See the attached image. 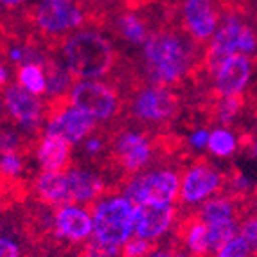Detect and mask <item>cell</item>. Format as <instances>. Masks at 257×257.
<instances>
[{
	"mask_svg": "<svg viewBox=\"0 0 257 257\" xmlns=\"http://www.w3.org/2000/svg\"><path fill=\"white\" fill-rule=\"evenodd\" d=\"M239 234L246 239L250 248L257 253V214L248 216L239 223Z\"/></svg>",
	"mask_w": 257,
	"mask_h": 257,
	"instance_id": "29",
	"label": "cell"
},
{
	"mask_svg": "<svg viewBox=\"0 0 257 257\" xmlns=\"http://www.w3.org/2000/svg\"><path fill=\"white\" fill-rule=\"evenodd\" d=\"M108 2H113V4H119V6H122L126 2V0H108Z\"/></svg>",
	"mask_w": 257,
	"mask_h": 257,
	"instance_id": "39",
	"label": "cell"
},
{
	"mask_svg": "<svg viewBox=\"0 0 257 257\" xmlns=\"http://www.w3.org/2000/svg\"><path fill=\"white\" fill-rule=\"evenodd\" d=\"M24 157L20 151H11V153H0V175L6 178H17L24 171Z\"/></svg>",
	"mask_w": 257,
	"mask_h": 257,
	"instance_id": "26",
	"label": "cell"
},
{
	"mask_svg": "<svg viewBox=\"0 0 257 257\" xmlns=\"http://www.w3.org/2000/svg\"><path fill=\"white\" fill-rule=\"evenodd\" d=\"M225 175L210 162H194L182 173L180 203L184 207H200L207 200L221 193Z\"/></svg>",
	"mask_w": 257,
	"mask_h": 257,
	"instance_id": "7",
	"label": "cell"
},
{
	"mask_svg": "<svg viewBox=\"0 0 257 257\" xmlns=\"http://www.w3.org/2000/svg\"><path fill=\"white\" fill-rule=\"evenodd\" d=\"M8 81H9V69L0 61V88L8 85Z\"/></svg>",
	"mask_w": 257,
	"mask_h": 257,
	"instance_id": "36",
	"label": "cell"
},
{
	"mask_svg": "<svg viewBox=\"0 0 257 257\" xmlns=\"http://www.w3.org/2000/svg\"><path fill=\"white\" fill-rule=\"evenodd\" d=\"M176 221V207L167 203H137L135 205V234L144 239L159 241L167 236Z\"/></svg>",
	"mask_w": 257,
	"mask_h": 257,
	"instance_id": "14",
	"label": "cell"
},
{
	"mask_svg": "<svg viewBox=\"0 0 257 257\" xmlns=\"http://www.w3.org/2000/svg\"><path fill=\"white\" fill-rule=\"evenodd\" d=\"M209 137H210V130L196 128L194 132H191V135L187 137V144H189V148L194 151H205L207 146H209Z\"/></svg>",
	"mask_w": 257,
	"mask_h": 257,
	"instance_id": "31",
	"label": "cell"
},
{
	"mask_svg": "<svg viewBox=\"0 0 257 257\" xmlns=\"http://www.w3.org/2000/svg\"><path fill=\"white\" fill-rule=\"evenodd\" d=\"M95 124L97 120L94 117H90L86 111L79 110L74 104L67 103L49 113V117L43 122V133L61 137L70 146H77L88 135L94 133Z\"/></svg>",
	"mask_w": 257,
	"mask_h": 257,
	"instance_id": "8",
	"label": "cell"
},
{
	"mask_svg": "<svg viewBox=\"0 0 257 257\" xmlns=\"http://www.w3.org/2000/svg\"><path fill=\"white\" fill-rule=\"evenodd\" d=\"M120 250H122V257H146L153 250V243L144 237L133 236L120 246Z\"/></svg>",
	"mask_w": 257,
	"mask_h": 257,
	"instance_id": "27",
	"label": "cell"
},
{
	"mask_svg": "<svg viewBox=\"0 0 257 257\" xmlns=\"http://www.w3.org/2000/svg\"><path fill=\"white\" fill-rule=\"evenodd\" d=\"M35 193L40 202L49 207L72 203L67 171H42L35 180Z\"/></svg>",
	"mask_w": 257,
	"mask_h": 257,
	"instance_id": "17",
	"label": "cell"
},
{
	"mask_svg": "<svg viewBox=\"0 0 257 257\" xmlns=\"http://www.w3.org/2000/svg\"><path fill=\"white\" fill-rule=\"evenodd\" d=\"M0 257H22L20 243L11 236H0Z\"/></svg>",
	"mask_w": 257,
	"mask_h": 257,
	"instance_id": "34",
	"label": "cell"
},
{
	"mask_svg": "<svg viewBox=\"0 0 257 257\" xmlns=\"http://www.w3.org/2000/svg\"><path fill=\"white\" fill-rule=\"evenodd\" d=\"M17 79L18 85L24 86L31 94L45 95L47 92V72H45V65L40 63H24L17 69Z\"/></svg>",
	"mask_w": 257,
	"mask_h": 257,
	"instance_id": "22",
	"label": "cell"
},
{
	"mask_svg": "<svg viewBox=\"0 0 257 257\" xmlns=\"http://www.w3.org/2000/svg\"><path fill=\"white\" fill-rule=\"evenodd\" d=\"M202 43L184 31L178 6L173 15L150 35L142 45V67L146 79L155 85L173 86L205 60Z\"/></svg>",
	"mask_w": 257,
	"mask_h": 257,
	"instance_id": "1",
	"label": "cell"
},
{
	"mask_svg": "<svg viewBox=\"0 0 257 257\" xmlns=\"http://www.w3.org/2000/svg\"><path fill=\"white\" fill-rule=\"evenodd\" d=\"M236 234H239V223H237V219L207 225V241H209L210 255H214L223 244L227 243L230 237L236 236Z\"/></svg>",
	"mask_w": 257,
	"mask_h": 257,
	"instance_id": "23",
	"label": "cell"
},
{
	"mask_svg": "<svg viewBox=\"0 0 257 257\" xmlns=\"http://www.w3.org/2000/svg\"><path fill=\"white\" fill-rule=\"evenodd\" d=\"M130 111L139 122L164 124L175 119L178 111V99L169 90V86L148 83L133 94L130 101Z\"/></svg>",
	"mask_w": 257,
	"mask_h": 257,
	"instance_id": "6",
	"label": "cell"
},
{
	"mask_svg": "<svg viewBox=\"0 0 257 257\" xmlns=\"http://www.w3.org/2000/svg\"><path fill=\"white\" fill-rule=\"evenodd\" d=\"M182 175L173 167H155L133 175L126 182L122 194L137 203H167L175 205L180 196Z\"/></svg>",
	"mask_w": 257,
	"mask_h": 257,
	"instance_id": "4",
	"label": "cell"
},
{
	"mask_svg": "<svg viewBox=\"0 0 257 257\" xmlns=\"http://www.w3.org/2000/svg\"><path fill=\"white\" fill-rule=\"evenodd\" d=\"M81 148L86 157L94 159V157H99V155L104 151V141L99 137V135H88V137L81 142Z\"/></svg>",
	"mask_w": 257,
	"mask_h": 257,
	"instance_id": "32",
	"label": "cell"
},
{
	"mask_svg": "<svg viewBox=\"0 0 257 257\" xmlns=\"http://www.w3.org/2000/svg\"><path fill=\"white\" fill-rule=\"evenodd\" d=\"M81 257H122L120 246H110V244L99 243V241H90L86 243Z\"/></svg>",
	"mask_w": 257,
	"mask_h": 257,
	"instance_id": "28",
	"label": "cell"
},
{
	"mask_svg": "<svg viewBox=\"0 0 257 257\" xmlns=\"http://www.w3.org/2000/svg\"><path fill=\"white\" fill-rule=\"evenodd\" d=\"M113 155L122 171L137 175L144 171L153 159V142L141 130H124L115 137Z\"/></svg>",
	"mask_w": 257,
	"mask_h": 257,
	"instance_id": "12",
	"label": "cell"
},
{
	"mask_svg": "<svg viewBox=\"0 0 257 257\" xmlns=\"http://www.w3.org/2000/svg\"><path fill=\"white\" fill-rule=\"evenodd\" d=\"M239 150V135H237L230 126H221L210 130L209 137V151L216 159H230Z\"/></svg>",
	"mask_w": 257,
	"mask_h": 257,
	"instance_id": "20",
	"label": "cell"
},
{
	"mask_svg": "<svg viewBox=\"0 0 257 257\" xmlns=\"http://www.w3.org/2000/svg\"><path fill=\"white\" fill-rule=\"evenodd\" d=\"M252 150H253V155L257 157V139L253 141V146H252Z\"/></svg>",
	"mask_w": 257,
	"mask_h": 257,
	"instance_id": "40",
	"label": "cell"
},
{
	"mask_svg": "<svg viewBox=\"0 0 257 257\" xmlns=\"http://www.w3.org/2000/svg\"><path fill=\"white\" fill-rule=\"evenodd\" d=\"M184 236L185 252L193 257H209V241H207V225L202 219L194 218L185 223V228L182 232Z\"/></svg>",
	"mask_w": 257,
	"mask_h": 257,
	"instance_id": "21",
	"label": "cell"
},
{
	"mask_svg": "<svg viewBox=\"0 0 257 257\" xmlns=\"http://www.w3.org/2000/svg\"><path fill=\"white\" fill-rule=\"evenodd\" d=\"M22 139L15 130H0V153H11L20 150Z\"/></svg>",
	"mask_w": 257,
	"mask_h": 257,
	"instance_id": "30",
	"label": "cell"
},
{
	"mask_svg": "<svg viewBox=\"0 0 257 257\" xmlns=\"http://www.w3.org/2000/svg\"><path fill=\"white\" fill-rule=\"evenodd\" d=\"M70 148L72 146L61 137L43 133L36 144L35 159L42 171H67L72 159Z\"/></svg>",
	"mask_w": 257,
	"mask_h": 257,
	"instance_id": "16",
	"label": "cell"
},
{
	"mask_svg": "<svg viewBox=\"0 0 257 257\" xmlns=\"http://www.w3.org/2000/svg\"><path fill=\"white\" fill-rule=\"evenodd\" d=\"M26 4V0H0V8L4 11H11V13H17L18 9H22Z\"/></svg>",
	"mask_w": 257,
	"mask_h": 257,
	"instance_id": "35",
	"label": "cell"
},
{
	"mask_svg": "<svg viewBox=\"0 0 257 257\" xmlns=\"http://www.w3.org/2000/svg\"><path fill=\"white\" fill-rule=\"evenodd\" d=\"M212 86L219 97H237L252 83L253 60L244 54H232L210 70Z\"/></svg>",
	"mask_w": 257,
	"mask_h": 257,
	"instance_id": "10",
	"label": "cell"
},
{
	"mask_svg": "<svg viewBox=\"0 0 257 257\" xmlns=\"http://www.w3.org/2000/svg\"><path fill=\"white\" fill-rule=\"evenodd\" d=\"M45 72H47V92H45V95L52 101L67 97L72 85L76 83V77L67 69V65L61 61L60 56L49 52L47 61H45Z\"/></svg>",
	"mask_w": 257,
	"mask_h": 257,
	"instance_id": "18",
	"label": "cell"
},
{
	"mask_svg": "<svg viewBox=\"0 0 257 257\" xmlns=\"http://www.w3.org/2000/svg\"><path fill=\"white\" fill-rule=\"evenodd\" d=\"M146 257H173V252L166 248H153Z\"/></svg>",
	"mask_w": 257,
	"mask_h": 257,
	"instance_id": "37",
	"label": "cell"
},
{
	"mask_svg": "<svg viewBox=\"0 0 257 257\" xmlns=\"http://www.w3.org/2000/svg\"><path fill=\"white\" fill-rule=\"evenodd\" d=\"M2 103H4V108L9 113V117L24 132L33 133L38 128H42V124L45 122L43 120L45 106H43L42 97L31 94L29 90H26L18 83L6 86L4 95H2Z\"/></svg>",
	"mask_w": 257,
	"mask_h": 257,
	"instance_id": "11",
	"label": "cell"
},
{
	"mask_svg": "<svg viewBox=\"0 0 257 257\" xmlns=\"http://www.w3.org/2000/svg\"><path fill=\"white\" fill-rule=\"evenodd\" d=\"M2 108H4V103H2V101H0V111H2Z\"/></svg>",
	"mask_w": 257,
	"mask_h": 257,
	"instance_id": "41",
	"label": "cell"
},
{
	"mask_svg": "<svg viewBox=\"0 0 257 257\" xmlns=\"http://www.w3.org/2000/svg\"><path fill=\"white\" fill-rule=\"evenodd\" d=\"M52 230L56 237L69 243H88L94 237V218L92 210L79 203H65L56 207L52 218Z\"/></svg>",
	"mask_w": 257,
	"mask_h": 257,
	"instance_id": "13",
	"label": "cell"
},
{
	"mask_svg": "<svg viewBox=\"0 0 257 257\" xmlns=\"http://www.w3.org/2000/svg\"><path fill=\"white\" fill-rule=\"evenodd\" d=\"M173 257H193L189 252H173Z\"/></svg>",
	"mask_w": 257,
	"mask_h": 257,
	"instance_id": "38",
	"label": "cell"
},
{
	"mask_svg": "<svg viewBox=\"0 0 257 257\" xmlns=\"http://www.w3.org/2000/svg\"><path fill=\"white\" fill-rule=\"evenodd\" d=\"M159 26V22H155L148 13V8L128 9L122 6H115L104 20V27H110V31L117 38L135 47H142Z\"/></svg>",
	"mask_w": 257,
	"mask_h": 257,
	"instance_id": "9",
	"label": "cell"
},
{
	"mask_svg": "<svg viewBox=\"0 0 257 257\" xmlns=\"http://www.w3.org/2000/svg\"><path fill=\"white\" fill-rule=\"evenodd\" d=\"M230 189L232 193L236 194H246L248 191L253 189V180L248 175H244V173H236L230 178Z\"/></svg>",
	"mask_w": 257,
	"mask_h": 257,
	"instance_id": "33",
	"label": "cell"
},
{
	"mask_svg": "<svg viewBox=\"0 0 257 257\" xmlns=\"http://www.w3.org/2000/svg\"><path fill=\"white\" fill-rule=\"evenodd\" d=\"M70 184L72 203L88 205L95 203L104 193V178L90 167H69L67 169Z\"/></svg>",
	"mask_w": 257,
	"mask_h": 257,
	"instance_id": "15",
	"label": "cell"
},
{
	"mask_svg": "<svg viewBox=\"0 0 257 257\" xmlns=\"http://www.w3.org/2000/svg\"><path fill=\"white\" fill-rule=\"evenodd\" d=\"M196 216L205 225L219 221H230V219H237V205L230 196L216 194L214 198H210V200H207L205 203L198 207Z\"/></svg>",
	"mask_w": 257,
	"mask_h": 257,
	"instance_id": "19",
	"label": "cell"
},
{
	"mask_svg": "<svg viewBox=\"0 0 257 257\" xmlns=\"http://www.w3.org/2000/svg\"><path fill=\"white\" fill-rule=\"evenodd\" d=\"M243 110V99L241 95L237 97H221L216 104V119L221 126H230L236 122Z\"/></svg>",
	"mask_w": 257,
	"mask_h": 257,
	"instance_id": "24",
	"label": "cell"
},
{
	"mask_svg": "<svg viewBox=\"0 0 257 257\" xmlns=\"http://www.w3.org/2000/svg\"><path fill=\"white\" fill-rule=\"evenodd\" d=\"M253 253L255 252L250 248L246 239L241 234H236V236L230 237L227 243L223 244L212 257H253Z\"/></svg>",
	"mask_w": 257,
	"mask_h": 257,
	"instance_id": "25",
	"label": "cell"
},
{
	"mask_svg": "<svg viewBox=\"0 0 257 257\" xmlns=\"http://www.w3.org/2000/svg\"><path fill=\"white\" fill-rule=\"evenodd\" d=\"M60 58L76 79H101L115 69L119 54L115 45L99 29L83 27L58 43Z\"/></svg>",
	"mask_w": 257,
	"mask_h": 257,
	"instance_id": "2",
	"label": "cell"
},
{
	"mask_svg": "<svg viewBox=\"0 0 257 257\" xmlns=\"http://www.w3.org/2000/svg\"><path fill=\"white\" fill-rule=\"evenodd\" d=\"M94 237L110 246H122L135 234V203L124 194L101 196L92 207Z\"/></svg>",
	"mask_w": 257,
	"mask_h": 257,
	"instance_id": "3",
	"label": "cell"
},
{
	"mask_svg": "<svg viewBox=\"0 0 257 257\" xmlns=\"http://www.w3.org/2000/svg\"><path fill=\"white\" fill-rule=\"evenodd\" d=\"M67 101L86 111L97 122H108L120 110L117 90L101 79H77L67 95Z\"/></svg>",
	"mask_w": 257,
	"mask_h": 257,
	"instance_id": "5",
	"label": "cell"
}]
</instances>
